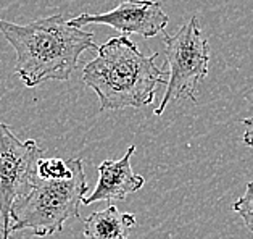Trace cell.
I'll return each mask as SVG.
<instances>
[{"instance_id": "8992f818", "label": "cell", "mask_w": 253, "mask_h": 239, "mask_svg": "<svg viewBox=\"0 0 253 239\" xmlns=\"http://www.w3.org/2000/svg\"><path fill=\"white\" fill-rule=\"evenodd\" d=\"M68 23L81 29L87 24H107L123 36L139 34L149 39L165 31L169 18L165 13L162 3L155 0H126L107 13H81L68 20Z\"/></svg>"}, {"instance_id": "8fae6325", "label": "cell", "mask_w": 253, "mask_h": 239, "mask_svg": "<svg viewBox=\"0 0 253 239\" xmlns=\"http://www.w3.org/2000/svg\"><path fill=\"white\" fill-rule=\"evenodd\" d=\"M242 125L245 126L242 143L247 147H252V149H253V113H252V116H247V118L242 120Z\"/></svg>"}, {"instance_id": "5b68a950", "label": "cell", "mask_w": 253, "mask_h": 239, "mask_svg": "<svg viewBox=\"0 0 253 239\" xmlns=\"http://www.w3.org/2000/svg\"><path fill=\"white\" fill-rule=\"evenodd\" d=\"M44 155L34 139L21 141L8 125L0 121V223L2 239H10L11 208L26 195L38 180L36 165Z\"/></svg>"}, {"instance_id": "6da1fadb", "label": "cell", "mask_w": 253, "mask_h": 239, "mask_svg": "<svg viewBox=\"0 0 253 239\" xmlns=\"http://www.w3.org/2000/svg\"><path fill=\"white\" fill-rule=\"evenodd\" d=\"M0 33L15 48V71L26 88L45 81H68L85 50H97L94 34L71 26L63 15L28 24L0 20Z\"/></svg>"}, {"instance_id": "3957f363", "label": "cell", "mask_w": 253, "mask_h": 239, "mask_svg": "<svg viewBox=\"0 0 253 239\" xmlns=\"http://www.w3.org/2000/svg\"><path fill=\"white\" fill-rule=\"evenodd\" d=\"M87 189L81 158H75V171L66 180L38 178L31 191L11 208L10 233L29 230L39 238L60 233L68 220L79 218V207Z\"/></svg>"}, {"instance_id": "7a4b0ae2", "label": "cell", "mask_w": 253, "mask_h": 239, "mask_svg": "<svg viewBox=\"0 0 253 239\" xmlns=\"http://www.w3.org/2000/svg\"><path fill=\"white\" fill-rule=\"evenodd\" d=\"M158 52L144 53L127 36L108 39L83 68V81L98 97L100 112L152 105L168 71L157 63Z\"/></svg>"}, {"instance_id": "30bf717a", "label": "cell", "mask_w": 253, "mask_h": 239, "mask_svg": "<svg viewBox=\"0 0 253 239\" xmlns=\"http://www.w3.org/2000/svg\"><path fill=\"white\" fill-rule=\"evenodd\" d=\"M232 210L244 220L245 226L253 235V181L247 185L242 197H239L232 204Z\"/></svg>"}, {"instance_id": "52a82bcc", "label": "cell", "mask_w": 253, "mask_h": 239, "mask_svg": "<svg viewBox=\"0 0 253 239\" xmlns=\"http://www.w3.org/2000/svg\"><path fill=\"white\" fill-rule=\"evenodd\" d=\"M135 152V145H129L126 154L120 160H103L97 167L98 181L95 189L83 199L84 205L94 202H113L123 200L129 194L137 192L144 188L145 178L135 175L131 167V158Z\"/></svg>"}, {"instance_id": "ba28073f", "label": "cell", "mask_w": 253, "mask_h": 239, "mask_svg": "<svg viewBox=\"0 0 253 239\" xmlns=\"http://www.w3.org/2000/svg\"><path fill=\"white\" fill-rule=\"evenodd\" d=\"M135 226L132 213L121 212L116 205H108L84 220L85 239H129V231Z\"/></svg>"}, {"instance_id": "9c48e42d", "label": "cell", "mask_w": 253, "mask_h": 239, "mask_svg": "<svg viewBox=\"0 0 253 239\" xmlns=\"http://www.w3.org/2000/svg\"><path fill=\"white\" fill-rule=\"evenodd\" d=\"M75 171V158L70 162H65L63 158L52 157V158H39L36 165V173L41 180L47 181H57V180H66Z\"/></svg>"}, {"instance_id": "277c9868", "label": "cell", "mask_w": 253, "mask_h": 239, "mask_svg": "<svg viewBox=\"0 0 253 239\" xmlns=\"http://www.w3.org/2000/svg\"><path fill=\"white\" fill-rule=\"evenodd\" d=\"M210 55V42L203 38L197 16H190L172 36H165L168 79L163 99L155 108L157 116L163 115L172 102H197V86L208 75Z\"/></svg>"}]
</instances>
